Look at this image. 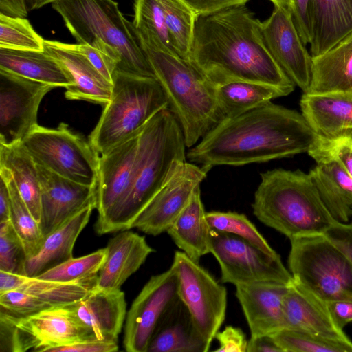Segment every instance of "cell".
I'll return each mask as SVG.
<instances>
[{
  "mask_svg": "<svg viewBox=\"0 0 352 352\" xmlns=\"http://www.w3.org/2000/svg\"><path fill=\"white\" fill-rule=\"evenodd\" d=\"M186 143L182 127L166 107L156 113L139 134L131 187L102 221L96 223L98 234L131 230L154 196L186 162Z\"/></svg>",
  "mask_w": 352,
  "mask_h": 352,
  "instance_id": "obj_3",
  "label": "cell"
},
{
  "mask_svg": "<svg viewBox=\"0 0 352 352\" xmlns=\"http://www.w3.org/2000/svg\"><path fill=\"white\" fill-rule=\"evenodd\" d=\"M274 6L280 7L291 12L292 7V0H270Z\"/></svg>",
  "mask_w": 352,
  "mask_h": 352,
  "instance_id": "obj_56",
  "label": "cell"
},
{
  "mask_svg": "<svg viewBox=\"0 0 352 352\" xmlns=\"http://www.w3.org/2000/svg\"><path fill=\"white\" fill-rule=\"evenodd\" d=\"M285 327L329 338L351 340L333 320L327 301L293 280L283 301Z\"/></svg>",
  "mask_w": 352,
  "mask_h": 352,
  "instance_id": "obj_22",
  "label": "cell"
},
{
  "mask_svg": "<svg viewBox=\"0 0 352 352\" xmlns=\"http://www.w3.org/2000/svg\"><path fill=\"white\" fill-rule=\"evenodd\" d=\"M283 352H352V341L283 328L271 335Z\"/></svg>",
  "mask_w": 352,
  "mask_h": 352,
  "instance_id": "obj_38",
  "label": "cell"
},
{
  "mask_svg": "<svg viewBox=\"0 0 352 352\" xmlns=\"http://www.w3.org/2000/svg\"><path fill=\"white\" fill-rule=\"evenodd\" d=\"M54 88L0 69V144L23 141L38 125L40 104Z\"/></svg>",
  "mask_w": 352,
  "mask_h": 352,
  "instance_id": "obj_14",
  "label": "cell"
},
{
  "mask_svg": "<svg viewBox=\"0 0 352 352\" xmlns=\"http://www.w3.org/2000/svg\"><path fill=\"white\" fill-rule=\"evenodd\" d=\"M105 261L97 278L96 288L119 289L155 250L144 236L125 230L111 238L106 246Z\"/></svg>",
  "mask_w": 352,
  "mask_h": 352,
  "instance_id": "obj_23",
  "label": "cell"
},
{
  "mask_svg": "<svg viewBox=\"0 0 352 352\" xmlns=\"http://www.w3.org/2000/svg\"><path fill=\"white\" fill-rule=\"evenodd\" d=\"M217 98L225 118H232L288 95L276 87L255 82L234 81L217 87Z\"/></svg>",
  "mask_w": 352,
  "mask_h": 352,
  "instance_id": "obj_34",
  "label": "cell"
},
{
  "mask_svg": "<svg viewBox=\"0 0 352 352\" xmlns=\"http://www.w3.org/2000/svg\"><path fill=\"white\" fill-rule=\"evenodd\" d=\"M87 338H91L88 331L70 305L53 306L26 316L0 311L1 352H47L52 347Z\"/></svg>",
  "mask_w": 352,
  "mask_h": 352,
  "instance_id": "obj_10",
  "label": "cell"
},
{
  "mask_svg": "<svg viewBox=\"0 0 352 352\" xmlns=\"http://www.w3.org/2000/svg\"><path fill=\"white\" fill-rule=\"evenodd\" d=\"M107 253L105 247L80 257H72L37 277L58 282H72L96 277L105 261Z\"/></svg>",
  "mask_w": 352,
  "mask_h": 352,
  "instance_id": "obj_40",
  "label": "cell"
},
{
  "mask_svg": "<svg viewBox=\"0 0 352 352\" xmlns=\"http://www.w3.org/2000/svg\"><path fill=\"white\" fill-rule=\"evenodd\" d=\"M293 279L327 302L352 300V263L324 234L289 239Z\"/></svg>",
  "mask_w": 352,
  "mask_h": 352,
  "instance_id": "obj_8",
  "label": "cell"
},
{
  "mask_svg": "<svg viewBox=\"0 0 352 352\" xmlns=\"http://www.w3.org/2000/svg\"><path fill=\"white\" fill-rule=\"evenodd\" d=\"M0 176L6 181L10 196V221L24 245L27 258L39 250L44 240L39 223L22 199L9 170L0 167Z\"/></svg>",
  "mask_w": 352,
  "mask_h": 352,
  "instance_id": "obj_36",
  "label": "cell"
},
{
  "mask_svg": "<svg viewBox=\"0 0 352 352\" xmlns=\"http://www.w3.org/2000/svg\"><path fill=\"white\" fill-rule=\"evenodd\" d=\"M28 12L38 9L54 0H25Z\"/></svg>",
  "mask_w": 352,
  "mask_h": 352,
  "instance_id": "obj_55",
  "label": "cell"
},
{
  "mask_svg": "<svg viewBox=\"0 0 352 352\" xmlns=\"http://www.w3.org/2000/svg\"><path fill=\"white\" fill-rule=\"evenodd\" d=\"M179 278L178 295L188 308L201 337L210 348L223 323L227 290L199 262L176 251L172 263Z\"/></svg>",
  "mask_w": 352,
  "mask_h": 352,
  "instance_id": "obj_11",
  "label": "cell"
},
{
  "mask_svg": "<svg viewBox=\"0 0 352 352\" xmlns=\"http://www.w3.org/2000/svg\"><path fill=\"white\" fill-rule=\"evenodd\" d=\"M110 100L89 141L100 155L139 133L159 111L168 107L164 89L155 78L115 71Z\"/></svg>",
  "mask_w": 352,
  "mask_h": 352,
  "instance_id": "obj_7",
  "label": "cell"
},
{
  "mask_svg": "<svg viewBox=\"0 0 352 352\" xmlns=\"http://www.w3.org/2000/svg\"><path fill=\"white\" fill-rule=\"evenodd\" d=\"M0 13L25 17L28 14L25 0H0Z\"/></svg>",
  "mask_w": 352,
  "mask_h": 352,
  "instance_id": "obj_53",
  "label": "cell"
},
{
  "mask_svg": "<svg viewBox=\"0 0 352 352\" xmlns=\"http://www.w3.org/2000/svg\"><path fill=\"white\" fill-rule=\"evenodd\" d=\"M0 167L9 170L16 188L34 219H41V184L38 166L23 142L0 144Z\"/></svg>",
  "mask_w": 352,
  "mask_h": 352,
  "instance_id": "obj_33",
  "label": "cell"
},
{
  "mask_svg": "<svg viewBox=\"0 0 352 352\" xmlns=\"http://www.w3.org/2000/svg\"><path fill=\"white\" fill-rule=\"evenodd\" d=\"M324 234L352 263V223L336 221Z\"/></svg>",
  "mask_w": 352,
  "mask_h": 352,
  "instance_id": "obj_49",
  "label": "cell"
},
{
  "mask_svg": "<svg viewBox=\"0 0 352 352\" xmlns=\"http://www.w3.org/2000/svg\"><path fill=\"white\" fill-rule=\"evenodd\" d=\"M51 305L21 289L0 292V311L26 316L50 308Z\"/></svg>",
  "mask_w": 352,
  "mask_h": 352,
  "instance_id": "obj_44",
  "label": "cell"
},
{
  "mask_svg": "<svg viewBox=\"0 0 352 352\" xmlns=\"http://www.w3.org/2000/svg\"><path fill=\"white\" fill-rule=\"evenodd\" d=\"M98 276L72 282H58L0 270V292L19 289L52 306L74 303L96 287Z\"/></svg>",
  "mask_w": 352,
  "mask_h": 352,
  "instance_id": "obj_28",
  "label": "cell"
},
{
  "mask_svg": "<svg viewBox=\"0 0 352 352\" xmlns=\"http://www.w3.org/2000/svg\"><path fill=\"white\" fill-rule=\"evenodd\" d=\"M140 133L100 155L96 223L108 216L124 198L131 187Z\"/></svg>",
  "mask_w": 352,
  "mask_h": 352,
  "instance_id": "obj_18",
  "label": "cell"
},
{
  "mask_svg": "<svg viewBox=\"0 0 352 352\" xmlns=\"http://www.w3.org/2000/svg\"><path fill=\"white\" fill-rule=\"evenodd\" d=\"M314 4L315 0H292V19L305 45L313 38Z\"/></svg>",
  "mask_w": 352,
  "mask_h": 352,
  "instance_id": "obj_45",
  "label": "cell"
},
{
  "mask_svg": "<svg viewBox=\"0 0 352 352\" xmlns=\"http://www.w3.org/2000/svg\"><path fill=\"white\" fill-rule=\"evenodd\" d=\"M45 40L25 17L0 13V47L44 50Z\"/></svg>",
  "mask_w": 352,
  "mask_h": 352,
  "instance_id": "obj_41",
  "label": "cell"
},
{
  "mask_svg": "<svg viewBox=\"0 0 352 352\" xmlns=\"http://www.w3.org/2000/svg\"><path fill=\"white\" fill-rule=\"evenodd\" d=\"M302 114L315 132L330 137L352 130V94H303Z\"/></svg>",
  "mask_w": 352,
  "mask_h": 352,
  "instance_id": "obj_27",
  "label": "cell"
},
{
  "mask_svg": "<svg viewBox=\"0 0 352 352\" xmlns=\"http://www.w3.org/2000/svg\"><path fill=\"white\" fill-rule=\"evenodd\" d=\"M53 8L78 44H87L108 54L116 71L155 78L133 22L124 17L113 0H54Z\"/></svg>",
  "mask_w": 352,
  "mask_h": 352,
  "instance_id": "obj_5",
  "label": "cell"
},
{
  "mask_svg": "<svg viewBox=\"0 0 352 352\" xmlns=\"http://www.w3.org/2000/svg\"><path fill=\"white\" fill-rule=\"evenodd\" d=\"M133 24L140 42L153 49L179 56L157 0H134Z\"/></svg>",
  "mask_w": 352,
  "mask_h": 352,
  "instance_id": "obj_35",
  "label": "cell"
},
{
  "mask_svg": "<svg viewBox=\"0 0 352 352\" xmlns=\"http://www.w3.org/2000/svg\"><path fill=\"white\" fill-rule=\"evenodd\" d=\"M166 232L175 245L192 260L210 253L211 228L206 219L199 186Z\"/></svg>",
  "mask_w": 352,
  "mask_h": 352,
  "instance_id": "obj_29",
  "label": "cell"
},
{
  "mask_svg": "<svg viewBox=\"0 0 352 352\" xmlns=\"http://www.w3.org/2000/svg\"><path fill=\"white\" fill-rule=\"evenodd\" d=\"M209 170L192 162L183 163L142 211L131 229L152 236L166 232Z\"/></svg>",
  "mask_w": 352,
  "mask_h": 352,
  "instance_id": "obj_15",
  "label": "cell"
},
{
  "mask_svg": "<svg viewBox=\"0 0 352 352\" xmlns=\"http://www.w3.org/2000/svg\"><path fill=\"white\" fill-rule=\"evenodd\" d=\"M209 349L178 298L159 321L147 352H206Z\"/></svg>",
  "mask_w": 352,
  "mask_h": 352,
  "instance_id": "obj_24",
  "label": "cell"
},
{
  "mask_svg": "<svg viewBox=\"0 0 352 352\" xmlns=\"http://www.w3.org/2000/svg\"><path fill=\"white\" fill-rule=\"evenodd\" d=\"M10 196L6 179L0 176V222L10 219Z\"/></svg>",
  "mask_w": 352,
  "mask_h": 352,
  "instance_id": "obj_54",
  "label": "cell"
},
{
  "mask_svg": "<svg viewBox=\"0 0 352 352\" xmlns=\"http://www.w3.org/2000/svg\"><path fill=\"white\" fill-rule=\"evenodd\" d=\"M206 219L212 230L239 236L269 254H277L243 214L210 211L206 212Z\"/></svg>",
  "mask_w": 352,
  "mask_h": 352,
  "instance_id": "obj_39",
  "label": "cell"
},
{
  "mask_svg": "<svg viewBox=\"0 0 352 352\" xmlns=\"http://www.w3.org/2000/svg\"><path fill=\"white\" fill-rule=\"evenodd\" d=\"M70 307L91 338L118 342L127 314L125 295L120 289L96 287Z\"/></svg>",
  "mask_w": 352,
  "mask_h": 352,
  "instance_id": "obj_21",
  "label": "cell"
},
{
  "mask_svg": "<svg viewBox=\"0 0 352 352\" xmlns=\"http://www.w3.org/2000/svg\"><path fill=\"white\" fill-rule=\"evenodd\" d=\"M118 347L117 341L87 338L52 347L47 352H113L117 351Z\"/></svg>",
  "mask_w": 352,
  "mask_h": 352,
  "instance_id": "obj_48",
  "label": "cell"
},
{
  "mask_svg": "<svg viewBox=\"0 0 352 352\" xmlns=\"http://www.w3.org/2000/svg\"><path fill=\"white\" fill-rule=\"evenodd\" d=\"M307 153L316 162L324 160L337 161L352 177V130L330 137L318 135Z\"/></svg>",
  "mask_w": 352,
  "mask_h": 352,
  "instance_id": "obj_42",
  "label": "cell"
},
{
  "mask_svg": "<svg viewBox=\"0 0 352 352\" xmlns=\"http://www.w3.org/2000/svg\"><path fill=\"white\" fill-rule=\"evenodd\" d=\"M27 254L10 220L0 222V270L25 275Z\"/></svg>",
  "mask_w": 352,
  "mask_h": 352,
  "instance_id": "obj_43",
  "label": "cell"
},
{
  "mask_svg": "<svg viewBox=\"0 0 352 352\" xmlns=\"http://www.w3.org/2000/svg\"><path fill=\"white\" fill-rule=\"evenodd\" d=\"M178 55L188 60L197 14L182 0H157Z\"/></svg>",
  "mask_w": 352,
  "mask_h": 352,
  "instance_id": "obj_37",
  "label": "cell"
},
{
  "mask_svg": "<svg viewBox=\"0 0 352 352\" xmlns=\"http://www.w3.org/2000/svg\"><path fill=\"white\" fill-rule=\"evenodd\" d=\"M94 209H96L95 204L87 206L60 227L45 236L37 253L27 258L24 276L37 277L72 258L76 241L88 223Z\"/></svg>",
  "mask_w": 352,
  "mask_h": 352,
  "instance_id": "obj_25",
  "label": "cell"
},
{
  "mask_svg": "<svg viewBox=\"0 0 352 352\" xmlns=\"http://www.w3.org/2000/svg\"><path fill=\"white\" fill-rule=\"evenodd\" d=\"M309 174L332 217L347 223L352 217V177L333 160L317 162Z\"/></svg>",
  "mask_w": 352,
  "mask_h": 352,
  "instance_id": "obj_30",
  "label": "cell"
},
{
  "mask_svg": "<svg viewBox=\"0 0 352 352\" xmlns=\"http://www.w3.org/2000/svg\"><path fill=\"white\" fill-rule=\"evenodd\" d=\"M261 23L245 4L197 16L188 60L216 87L255 82L289 94L295 84L267 50Z\"/></svg>",
  "mask_w": 352,
  "mask_h": 352,
  "instance_id": "obj_1",
  "label": "cell"
},
{
  "mask_svg": "<svg viewBox=\"0 0 352 352\" xmlns=\"http://www.w3.org/2000/svg\"><path fill=\"white\" fill-rule=\"evenodd\" d=\"M197 14H206L236 5L245 4L249 0H182Z\"/></svg>",
  "mask_w": 352,
  "mask_h": 352,
  "instance_id": "obj_50",
  "label": "cell"
},
{
  "mask_svg": "<svg viewBox=\"0 0 352 352\" xmlns=\"http://www.w3.org/2000/svg\"><path fill=\"white\" fill-rule=\"evenodd\" d=\"M44 50L65 69L72 85L65 88L67 100H85L105 106L110 100L113 82L105 78L74 44L45 40Z\"/></svg>",
  "mask_w": 352,
  "mask_h": 352,
  "instance_id": "obj_19",
  "label": "cell"
},
{
  "mask_svg": "<svg viewBox=\"0 0 352 352\" xmlns=\"http://www.w3.org/2000/svg\"><path fill=\"white\" fill-rule=\"evenodd\" d=\"M252 204L254 216L289 239L324 234L337 221L309 173L276 168L261 174Z\"/></svg>",
  "mask_w": 352,
  "mask_h": 352,
  "instance_id": "obj_4",
  "label": "cell"
},
{
  "mask_svg": "<svg viewBox=\"0 0 352 352\" xmlns=\"http://www.w3.org/2000/svg\"><path fill=\"white\" fill-rule=\"evenodd\" d=\"M352 32V0H315L312 57L319 56Z\"/></svg>",
  "mask_w": 352,
  "mask_h": 352,
  "instance_id": "obj_32",
  "label": "cell"
},
{
  "mask_svg": "<svg viewBox=\"0 0 352 352\" xmlns=\"http://www.w3.org/2000/svg\"><path fill=\"white\" fill-rule=\"evenodd\" d=\"M0 69L43 82L67 88L72 81L61 65L44 50L0 47Z\"/></svg>",
  "mask_w": 352,
  "mask_h": 352,
  "instance_id": "obj_31",
  "label": "cell"
},
{
  "mask_svg": "<svg viewBox=\"0 0 352 352\" xmlns=\"http://www.w3.org/2000/svg\"><path fill=\"white\" fill-rule=\"evenodd\" d=\"M219 346L217 352H247L248 340L245 333L239 327L227 326L215 336Z\"/></svg>",
  "mask_w": 352,
  "mask_h": 352,
  "instance_id": "obj_47",
  "label": "cell"
},
{
  "mask_svg": "<svg viewBox=\"0 0 352 352\" xmlns=\"http://www.w3.org/2000/svg\"><path fill=\"white\" fill-rule=\"evenodd\" d=\"M329 93L352 94V32L327 52L312 57L311 79L306 94Z\"/></svg>",
  "mask_w": 352,
  "mask_h": 352,
  "instance_id": "obj_26",
  "label": "cell"
},
{
  "mask_svg": "<svg viewBox=\"0 0 352 352\" xmlns=\"http://www.w3.org/2000/svg\"><path fill=\"white\" fill-rule=\"evenodd\" d=\"M178 289V274L173 264L149 278L127 311L123 340L125 351L147 352L159 321L179 298Z\"/></svg>",
  "mask_w": 352,
  "mask_h": 352,
  "instance_id": "obj_13",
  "label": "cell"
},
{
  "mask_svg": "<svg viewBox=\"0 0 352 352\" xmlns=\"http://www.w3.org/2000/svg\"><path fill=\"white\" fill-rule=\"evenodd\" d=\"M140 43L190 148L225 119L217 87L189 60Z\"/></svg>",
  "mask_w": 352,
  "mask_h": 352,
  "instance_id": "obj_6",
  "label": "cell"
},
{
  "mask_svg": "<svg viewBox=\"0 0 352 352\" xmlns=\"http://www.w3.org/2000/svg\"><path fill=\"white\" fill-rule=\"evenodd\" d=\"M289 286L276 282L235 286L251 338L272 335L285 327L283 301Z\"/></svg>",
  "mask_w": 352,
  "mask_h": 352,
  "instance_id": "obj_20",
  "label": "cell"
},
{
  "mask_svg": "<svg viewBox=\"0 0 352 352\" xmlns=\"http://www.w3.org/2000/svg\"><path fill=\"white\" fill-rule=\"evenodd\" d=\"M38 170L41 184L39 224L44 237L87 206L96 205L97 186L72 181L40 166Z\"/></svg>",
  "mask_w": 352,
  "mask_h": 352,
  "instance_id": "obj_17",
  "label": "cell"
},
{
  "mask_svg": "<svg viewBox=\"0 0 352 352\" xmlns=\"http://www.w3.org/2000/svg\"><path fill=\"white\" fill-rule=\"evenodd\" d=\"M247 352H283L271 335L251 338L248 340Z\"/></svg>",
  "mask_w": 352,
  "mask_h": 352,
  "instance_id": "obj_52",
  "label": "cell"
},
{
  "mask_svg": "<svg viewBox=\"0 0 352 352\" xmlns=\"http://www.w3.org/2000/svg\"><path fill=\"white\" fill-rule=\"evenodd\" d=\"M210 252L221 269L220 280L235 286L261 282L290 285L293 277L280 256L232 234L211 229Z\"/></svg>",
  "mask_w": 352,
  "mask_h": 352,
  "instance_id": "obj_12",
  "label": "cell"
},
{
  "mask_svg": "<svg viewBox=\"0 0 352 352\" xmlns=\"http://www.w3.org/2000/svg\"><path fill=\"white\" fill-rule=\"evenodd\" d=\"M331 315L336 324L343 329L352 321V300L327 302Z\"/></svg>",
  "mask_w": 352,
  "mask_h": 352,
  "instance_id": "obj_51",
  "label": "cell"
},
{
  "mask_svg": "<svg viewBox=\"0 0 352 352\" xmlns=\"http://www.w3.org/2000/svg\"><path fill=\"white\" fill-rule=\"evenodd\" d=\"M23 144L38 166L87 186H97L100 155L64 122L55 129L38 125Z\"/></svg>",
  "mask_w": 352,
  "mask_h": 352,
  "instance_id": "obj_9",
  "label": "cell"
},
{
  "mask_svg": "<svg viewBox=\"0 0 352 352\" xmlns=\"http://www.w3.org/2000/svg\"><path fill=\"white\" fill-rule=\"evenodd\" d=\"M74 46L105 78L112 82L117 64L108 54L87 44L76 43Z\"/></svg>",
  "mask_w": 352,
  "mask_h": 352,
  "instance_id": "obj_46",
  "label": "cell"
},
{
  "mask_svg": "<svg viewBox=\"0 0 352 352\" xmlns=\"http://www.w3.org/2000/svg\"><path fill=\"white\" fill-rule=\"evenodd\" d=\"M318 134L302 113L272 101L223 120L186 157L208 169L243 166L308 152Z\"/></svg>",
  "mask_w": 352,
  "mask_h": 352,
  "instance_id": "obj_2",
  "label": "cell"
},
{
  "mask_svg": "<svg viewBox=\"0 0 352 352\" xmlns=\"http://www.w3.org/2000/svg\"><path fill=\"white\" fill-rule=\"evenodd\" d=\"M265 44L285 74L306 94L311 79L312 56L305 48L292 13L274 6L270 17L261 23Z\"/></svg>",
  "mask_w": 352,
  "mask_h": 352,
  "instance_id": "obj_16",
  "label": "cell"
}]
</instances>
